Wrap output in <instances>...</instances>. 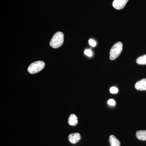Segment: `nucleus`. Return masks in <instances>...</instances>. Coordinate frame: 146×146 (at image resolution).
Returning a JSON list of instances; mask_svg holds the SVG:
<instances>
[{
  "label": "nucleus",
  "instance_id": "1",
  "mask_svg": "<svg viewBox=\"0 0 146 146\" xmlns=\"http://www.w3.org/2000/svg\"><path fill=\"white\" fill-rule=\"evenodd\" d=\"M64 42V34L61 32H56L53 35L50 42V45L54 48H57L61 46Z\"/></svg>",
  "mask_w": 146,
  "mask_h": 146
},
{
  "label": "nucleus",
  "instance_id": "2",
  "mask_svg": "<svg viewBox=\"0 0 146 146\" xmlns=\"http://www.w3.org/2000/svg\"><path fill=\"white\" fill-rule=\"evenodd\" d=\"M123 47V44L121 42H117L113 45L110 53V60H115L120 55L122 51Z\"/></svg>",
  "mask_w": 146,
  "mask_h": 146
},
{
  "label": "nucleus",
  "instance_id": "3",
  "mask_svg": "<svg viewBox=\"0 0 146 146\" xmlns=\"http://www.w3.org/2000/svg\"><path fill=\"white\" fill-rule=\"evenodd\" d=\"M45 66L44 61H36L32 63L28 68V71L31 74H36L42 71Z\"/></svg>",
  "mask_w": 146,
  "mask_h": 146
},
{
  "label": "nucleus",
  "instance_id": "4",
  "mask_svg": "<svg viewBox=\"0 0 146 146\" xmlns=\"http://www.w3.org/2000/svg\"><path fill=\"white\" fill-rule=\"evenodd\" d=\"M128 0H114L112 6L117 10L123 9L125 7Z\"/></svg>",
  "mask_w": 146,
  "mask_h": 146
},
{
  "label": "nucleus",
  "instance_id": "5",
  "mask_svg": "<svg viewBox=\"0 0 146 146\" xmlns=\"http://www.w3.org/2000/svg\"><path fill=\"white\" fill-rule=\"evenodd\" d=\"M135 88L139 91L146 90V78L143 79L137 82L135 84Z\"/></svg>",
  "mask_w": 146,
  "mask_h": 146
},
{
  "label": "nucleus",
  "instance_id": "6",
  "mask_svg": "<svg viewBox=\"0 0 146 146\" xmlns=\"http://www.w3.org/2000/svg\"><path fill=\"white\" fill-rule=\"evenodd\" d=\"M81 138L80 134L78 133H71L68 137V139L70 143L72 144H75L78 142Z\"/></svg>",
  "mask_w": 146,
  "mask_h": 146
},
{
  "label": "nucleus",
  "instance_id": "7",
  "mask_svg": "<svg viewBox=\"0 0 146 146\" xmlns=\"http://www.w3.org/2000/svg\"><path fill=\"white\" fill-rule=\"evenodd\" d=\"M110 144L111 146H120V141L114 135H110L109 139Z\"/></svg>",
  "mask_w": 146,
  "mask_h": 146
},
{
  "label": "nucleus",
  "instance_id": "8",
  "mask_svg": "<svg viewBox=\"0 0 146 146\" xmlns=\"http://www.w3.org/2000/svg\"><path fill=\"white\" fill-rule=\"evenodd\" d=\"M78 123L77 117L74 114H71L68 119V123L71 126H75Z\"/></svg>",
  "mask_w": 146,
  "mask_h": 146
},
{
  "label": "nucleus",
  "instance_id": "9",
  "mask_svg": "<svg viewBox=\"0 0 146 146\" xmlns=\"http://www.w3.org/2000/svg\"><path fill=\"white\" fill-rule=\"evenodd\" d=\"M136 136L138 140L146 141V130H140L137 131Z\"/></svg>",
  "mask_w": 146,
  "mask_h": 146
},
{
  "label": "nucleus",
  "instance_id": "10",
  "mask_svg": "<svg viewBox=\"0 0 146 146\" xmlns=\"http://www.w3.org/2000/svg\"><path fill=\"white\" fill-rule=\"evenodd\" d=\"M136 63L139 65H146V54L138 57L136 60Z\"/></svg>",
  "mask_w": 146,
  "mask_h": 146
},
{
  "label": "nucleus",
  "instance_id": "11",
  "mask_svg": "<svg viewBox=\"0 0 146 146\" xmlns=\"http://www.w3.org/2000/svg\"><path fill=\"white\" fill-rule=\"evenodd\" d=\"M110 93L112 94H116L118 93L119 90L117 88L115 87H112L110 89Z\"/></svg>",
  "mask_w": 146,
  "mask_h": 146
},
{
  "label": "nucleus",
  "instance_id": "12",
  "mask_svg": "<svg viewBox=\"0 0 146 146\" xmlns=\"http://www.w3.org/2000/svg\"><path fill=\"white\" fill-rule=\"evenodd\" d=\"M84 54H85L86 55L89 56V57H91V56H92V51H91L90 50L87 49L85 50L84 51Z\"/></svg>",
  "mask_w": 146,
  "mask_h": 146
},
{
  "label": "nucleus",
  "instance_id": "13",
  "mask_svg": "<svg viewBox=\"0 0 146 146\" xmlns=\"http://www.w3.org/2000/svg\"><path fill=\"white\" fill-rule=\"evenodd\" d=\"M89 44L92 46V47L96 46V43L94 41V40L92 39H90L89 41Z\"/></svg>",
  "mask_w": 146,
  "mask_h": 146
},
{
  "label": "nucleus",
  "instance_id": "14",
  "mask_svg": "<svg viewBox=\"0 0 146 146\" xmlns=\"http://www.w3.org/2000/svg\"><path fill=\"white\" fill-rule=\"evenodd\" d=\"M108 104L111 106H114L116 104L115 101L113 99H110L108 101Z\"/></svg>",
  "mask_w": 146,
  "mask_h": 146
}]
</instances>
